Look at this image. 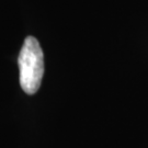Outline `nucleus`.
<instances>
[{"label":"nucleus","instance_id":"obj_1","mask_svg":"<svg viewBox=\"0 0 148 148\" xmlns=\"http://www.w3.org/2000/svg\"><path fill=\"white\" fill-rule=\"evenodd\" d=\"M20 85L27 95L36 93L44 75V55L40 43L34 36H27L18 58Z\"/></svg>","mask_w":148,"mask_h":148}]
</instances>
